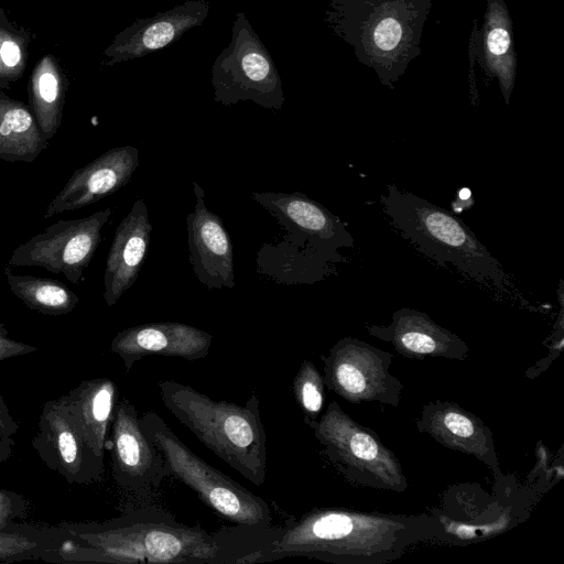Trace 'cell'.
Returning <instances> with one entry per match:
<instances>
[{
  "mask_svg": "<svg viewBox=\"0 0 564 564\" xmlns=\"http://www.w3.org/2000/svg\"><path fill=\"white\" fill-rule=\"evenodd\" d=\"M37 351V348L9 337L4 324L0 322V361Z\"/></svg>",
  "mask_w": 564,
  "mask_h": 564,
  "instance_id": "30",
  "label": "cell"
},
{
  "mask_svg": "<svg viewBox=\"0 0 564 564\" xmlns=\"http://www.w3.org/2000/svg\"><path fill=\"white\" fill-rule=\"evenodd\" d=\"M110 426L107 449L118 486L137 494L156 489L170 476L166 463L143 432L139 413L129 399L117 401Z\"/></svg>",
  "mask_w": 564,
  "mask_h": 564,
  "instance_id": "12",
  "label": "cell"
},
{
  "mask_svg": "<svg viewBox=\"0 0 564 564\" xmlns=\"http://www.w3.org/2000/svg\"><path fill=\"white\" fill-rule=\"evenodd\" d=\"M14 441L12 435L0 426V463L12 457Z\"/></svg>",
  "mask_w": 564,
  "mask_h": 564,
  "instance_id": "32",
  "label": "cell"
},
{
  "mask_svg": "<svg viewBox=\"0 0 564 564\" xmlns=\"http://www.w3.org/2000/svg\"><path fill=\"white\" fill-rule=\"evenodd\" d=\"M139 165V150L133 145L112 148L76 170L44 212L50 219L65 212L94 204L129 183Z\"/></svg>",
  "mask_w": 564,
  "mask_h": 564,
  "instance_id": "14",
  "label": "cell"
},
{
  "mask_svg": "<svg viewBox=\"0 0 564 564\" xmlns=\"http://www.w3.org/2000/svg\"><path fill=\"white\" fill-rule=\"evenodd\" d=\"M440 536L442 524L426 514L315 508L281 528L262 563L301 556L336 564H384L410 546Z\"/></svg>",
  "mask_w": 564,
  "mask_h": 564,
  "instance_id": "2",
  "label": "cell"
},
{
  "mask_svg": "<svg viewBox=\"0 0 564 564\" xmlns=\"http://www.w3.org/2000/svg\"><path fill=\"white\" fill-rule=\"evenodd\" d=\"M213 336L192 325L156 322L128 327L110 343V350L123 361L127 372L145 356L180 357L194 361L209 352Z\"/></svg>",
  "mask_w": 564,
  "mask_h": 564,
  "instance_id": "16",
  "label": "cell"
},
{
  "mask_svg": "<svg viewBox=\"0 0 564 564\" xmlns=\"http://www.w3.org/2000/svg\"><path fill=\"white\" fill-rule=\"evenodd\" d=\"M36 541L20 533L0 532V562L26 558L39 550Z\"/></svg>",
  "mask_w": 564,
  "mask_h": 564,
  "instance_id": "28",
  "label": "cell"
},
{
  "mask_svg": "<svg viewBox=\"0 0 564 564\" xmlns=\"http://www.w3.org/2000/svg\"><path fill=\"white\" fill-rule=\"evenodd\" d=\"M28 511L29 503L23 496L0 488V532H4L13 520L25 517Z\"/></svg>",
  "mask_w": 564,
  "mask_h": 564,
  "instance_id": "29",
  "label": "cell"
},
{
  "mask_svg": "<svg viewBox=\"0 0 564 564\" xmlns=\"http://www.w3.org/2000/svg\"><path fill=\"white\" fill-rule=\"evenodd\" d=\"M481 63L488 76L498 80L506 105L516 82V52L512 22L502 0H487L481 30Z\"/></svg>",
  "mask_w": 564,
  "mask_h": 564,
  "instance_id": "22",
  "label": "cell"
},
{
  "mask_svg": "<svg viewBox=\"0 0 564 564\" xmlns=\"http://www.w3.org/2000/svg\"><path fill=\"white\" fill-rule=\"evenodd\" d=\"M328 460L351 484L403 492L408 480L398 457L379 435L332 401L308 425Z\"/></svg>",
  "mask_w": 564,
  "mask_h": 564,
  "instance_id": "6",
  "label": "cell"
},
{
  "mask_svg": "<svg viewBox=\"0 0 564 564\" xmlns=\"http://www.w3.org/2000/svg\"><path fill=\"white\" fill-rule=\"evenodd\" d=\"M152 229L144 200L137 199L118 225L106 259L104 300L108 306H113L137 281Z\"/></svg>",
  "mask_w": 564,
  "mask_h": 564,
  "instance_id": "20",
  "label": "cell"
},
{
  "mask_svg": "<svg viewBox=\"0 0 564 564\" xmlns=\"http://www.w3.org/2000/svg\"><path fill=\"white\" fill-rule=\"evenodd\" d=\"M367 330L411 359L444 358L463 361L469 354V347L462 338L436 324L426 313L413 308L398 310L392 314L389 325H370Z\"/></svg>",
  "mask_w": 564,
  "mask_h": 564,
  "instance_id": "19",
  "label": "cell"
},
{
  "mask_svg": "<svg viewBox=\"0 0 564 564\" xmlns=\"http://www.w3.org/2000/svg\"><path fill=\"white\" fill-rule=\"evenodd\" d=\"M3 274L13 295L32 311L59 316L79 303V296L58 280L14 274L9 267H4Z\"/></svg>",
  "mask_w": 564,
  "mask_h": 564,
  "instance_id": "25",
  "label": "cell"
},
{
  "mask_svg": "<svg viewBox=\"0 0 564 564\" xmlns=\"http://www.w3.org/2000/svg\"><path fill=\"white\" fill-rule=\"evenodd\" d=\"M280 532L240 524L210 532L163 509L141 507L102 525L69 530L83 544L67 542L58 553L74 563L251 564L262 563Z\"/></svg>",
  "mask_w": 564,
  "mask_h": 564,
  "instance_id": "1",
  "label": "cell"
},
{
  "mask_svg": "<svg viewBox=\"0 0 564 564\" xmlns=\"http://www.w3.org/2000/svg\"><path fill=\"white\" fill-rule=\"evenodd\" d=\"M110 216L111 209L106 208L83 218L61 219L19 245L8 260V267H39L78 284L97 251L101 229Z\"/></svg>",
  "mask_w": 564,
  "mask_h": 564,
  "instance_id": "10",
  "label": "cell"
},
{
  "mask_svg": "<svg viewBox=\"0 0 564 564\" xmlns=\"http://www.w3.org/2000/svg\"><path fill=\"white\" fill-rule=\"evenodd\" d=\"M0 426L3 427L11 435L19 431V423L12 416L9 406L3 398L0 395Z\"/></svg>",
  "mask_w": 564,
  "mask_h": 564,
  "instance_id": "31",
  "label": "cell"
},
{
  "mask_svg": "<svg viewBox=\"0 0 564 564\" xmlns=\"http://www.w3.org/2000/svg\"><path fill=\"white\" fill-rule=\"evenodd\" d=\"M326 388L351 404L398 406L402 382L390 372L392 355L355 337H344L322 356Z\"/></svg>",
  "mask_w": 564,
  "mask_h": 564,
  "instance_id": "9",
  "label": "cell"
},
{
  "mask_svg": "<svg viewBox=\"0 0 564 564\" xmlns=\"http://www.w3.org/2000/svg\"><path fill=\"white\" fill-rule=\"evenodd\" d=\"M196 204L186 217L189 263L207 289H234V247L218 215L209 210L202 187L193 182Z\"/></svg>",
  "mask_w": 564,
  "mask_h": 564,
  "instance_id": "15",
  "label": "cell"
},
{
  "mask_svg": "<svg viewBox=\"0 0 564 564\" xmlns=\"http://www.w3.org/2000/svg\"><path fill=\"white\" fill-rule=\"evenodd\" d=\"M251 197L268 209L289 234L332 251L354 247V238L341 219L302 193L263 192L252 193Z\"/></svg>",
  "mask_w": 564,
  "mask_h": 564,
  "instance_id": "17",
  "label": "cell"
},
{
  "mask_svg": "<svg viewBox=\"0 0 564 564\" xmlns=\"http://www.w3.org/2000/svg\"><path fill=\"white\" fill-rule=\"evenodd\" d=\"M325 388L324 378L316 366L310 360L302 361L293 379L292 390L307 425L321 414Z\"/></svg>",
  "mask_w": 564,
  "mask_h": 564,
  "instance_id": "27",
  "label": "cell"
},
{
  "mask_svg": "<svg viewBox=\"0 0 564 564\" xmlns=\"http://www.w3.org/2000/svg\"><path fill=\"white\" fill-rule=\"evenodd\" d=\"M332 8L335 11L361 17H352V22L332 24L336 28L352 24L337 31L356 48L358 47L362 55L360 59L370 62L369 65L378 72L382 68L399 70V65L406 66L415 55L414 48L427 9L422 4L415 6L414 0H362V10L346 0H334Z\"/></svg>",
  "mask_w": 564,
  "mask_h": 564,
  "instance_id": "7",
  "label": "cell"
},
{
  "mask_svg": "<svg viewBox=\"0 0 564 564\" xmlns=\"http://www.w3.org/2000/svg\"><path fill=\"white\" fill-rule=\"evenodd\" d=\"M209 10L210 3L206 0H186L153 17L139 18L113 37L100 64L113 66L161 51L187 31L200 26Z\"/></svg>",
  "mask_w": 564,
  "mask_h": 564,
  "instance_id": "13",
  "label": "cell"
},
{
  "mask_svg": "<svg viewBox=\"0 0 564 564\" xmlns=\"http://www.w3.org/2000/svg\"><path fill=\"white\" fill-rule=\"evenodd\" d=\"M37 427L32 446L47 468L70 485L86 486L102 479L104 459L86 444L61 398L43 404Z\"/></svg>",
  "mask_w": 564,
  "mask_h": 564,
  "instance_id": "11",
  "label": "cell"
},
{
  "mask_svg": "<svg viewBox=\"0 0 564 564\" xmlns=\"http://www.w3.org/2000/svg\"><path fill=\"white\" fill-rule=\"evenodd\" d=\"M68 79L55 55L47 53L32 69L29 106L44 137L52 139L61 127Z\"/></svg>",
  "mask_w": 564,
  "mask_h": 564,
  "instance_id": "24",
  "label": "cell"
},
{
  "mask_svg": "<svg viewBox=\"0 0 564 564\" xmlns=\"http://www.w3.org/2000/svg\"><path fill=\"white\" fill-rule=\"evenodd\" d=\"M140 423L148 438L162 453L170 476L189 487L214 512L235 524L272 527V513L264 499L196 455L158 413L142 414Z\"/></svg>",
  "mask_w": 564,
  "mask_h": 564,
  "instance_id": "5",
  "label": "cell"
},
{
  "mask_svg": "<svg viewBox=\"0 0 564 564\" xmlns=\"http://www.w3.org/2000/svg\"><path fill=\"white\" fill-rule=\"evenodd\" d=\"M212 85L215 101L224 106L252 101L279 110L285 101L278 67L242 11L235 14L229 44L212 66Z\"/></svg>",
  "mask_w": 564,
  "mask_h": 564,
  "instance_id": "8",
  "label": "cell"
},
{
  "mask_svg": "<svg viewBox=\"0 0 564 564\" xmlns=\"http://www.w3.org/2000/svg\"><path fill=\"white\" fill-rule=\"evenodd\" d=\"M380 202L400 235L424 256L492 291L519 294L503 265L457 216L392 184Z\"/></svg>",
  "mask_w": 564,
  "mask_h": 564,
  "instance_id": "3",
  "label": "cell"
},
{
  "mask_svg": "<svg viewBox=\"0 0 564 564\" xmlns=\"http://www.w3.org/2000/svg\"><path fill=\"white\" fill-rule=\"evenodd\" d=\"M426 433L446 448L471 455L501 476L494 434L475 414L447 401H433L423 406L416 421Z\"/></svg>",
  "mask_w": 564,
  "mask_h": 564,
  "instance_id": "18",
  "label": "cell"
},
{
  "mask_svg": "<svg viewBox=\"0 0 564 564\" xmlns=\"http://www.w3.org/2000/svg\"><path fill=\"white\" fill-rule=\"evenodd\" d=\"M29 32L15 25L0 8V90L9 89L26 68Z\"/></svg>",
  "mask_w": 564,
  "mask_h": 564,
  "instance_id": "26",
  "label": "cell"
},
{
  "mask_svg": "<svg viewBox=\"0 0 564 564\" xmlns=\"http://www.w3.org/2000/svg\"><path fill=\"white\" fill-rule=\"evenodd\" d=\"M158 388L164 406L208 449L256 486L264 482L267 436L258 395L241 405L174 380H161Z\"/></svg>",
  "mask_w": 564,
  "mask_h": 564,
  "instance_id": "4",
  "label": "cell"
},
{
  "mask_svg": "<svg viewBox=\"0 0 564 564\" xmlns=\"http://www.w3.org/2000/svg\"><path fill=\"white\" fill-rule=\"evenodd\" d=\"M59 398L67 406L86 444L104 459L107 435L118 401L116 383L105 377L84 380Z\"/></svg>",
  "mask_w": 564,
  "mask_h": 564,
  "instance_id": "21",
  "label": "cell"
},
{
  "mask_svg": "<svg viewBox=\"0 0 564 564\" xmlns=\"http://www.w3.org/2000/svg\"><path fill=\"white\" fill-rule=\"evenodd\" d=\"M47 148L30 106L0 90V159L32 163Z\"/></svg>",
  "mask_w": 564,
  "mask_h": 564,
  "instance_id": "23",
  "label": "cell"
}]
</instances>
